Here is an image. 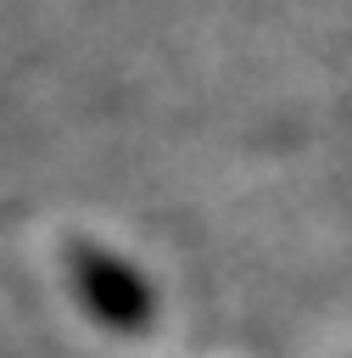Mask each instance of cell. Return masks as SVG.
Here are the masks:
<instances>
[{"mask_svg":"<svg viewBox=\"0 0 352 358\" xmlns=\"http://www.w3.org/2000/svg\"><path fill=\"white\" fill-rule=\"evenodd\" d=\"M78 285H84V296L106 313V319H117V324H129V319H140L145 313V291L112 263V257H95V252H78Z\"/></svg>","mask_w":352,"mask_h":358,"instance_id":"obj_1","label":"cell"}]
</instances>
